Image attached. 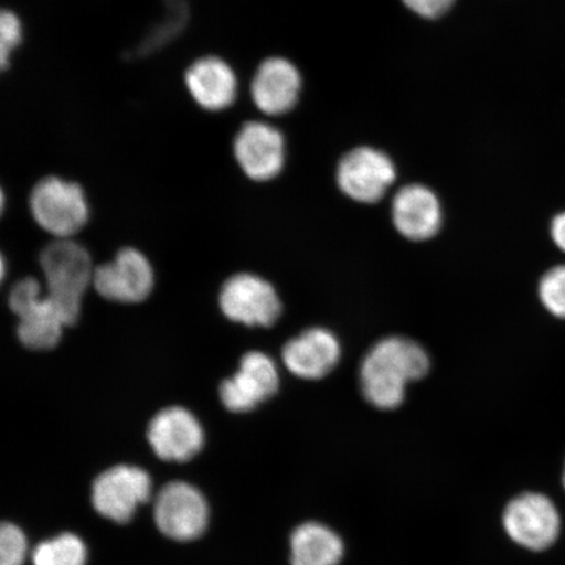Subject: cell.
<instances>
[{"label":"cell","mask_w":565,"mask_h":565,"mask_svg":"<svg viewBox=\"0 0 565 565\" xmlns=\"http://www.w3.org/2000/svg\"><path fill=\"white\" fill-rule=\"evenodd\" d=\"M428 370L429 358L422 345L406 338H385L366 353L360 384L371 405L393 409L404 402L407 385L426 376Z\"/></svg>","instance_id":"1"},{"label":"cell","mask_w":565,"mask_h":565,"mask_svg":"<svg viewBox=\"0 0 565 565\" xmlns=\"http://www.w3.org/2000/svg\"><path fill=\"white\" fill-rule=\"evenodd\" d=\"M40 263L47 298L58 309L66 327H71L81 316L84 292L94 282L95 268L89 254L71 239H56L42 250Z\"/></svg>","instance_id":"2"},{"label":"cell","mask_w":565,"mask_h":565,"mask_svg":"<svg viewBox=\"0 0 565 565\" xmlns=\"http://www.w3.org/2000/svg\"><path fill=\"white\" fill-rule=\"evenodd\" d=\"M30 207L34 222L56 239H70L89 218L86 193L74 181L49 175L32 189Z\"/></svg>","instance_id":"3"},{"label":"cell","mask_w":565,"mask_h":565,"mask_svg":"<svg viewBox=\"0 0 565 565\" xmlns=\"http://www.w3.org/2000/svg\"><path fill=\"white\" fill-rule=\"evenodd\" d=\"M9 303L19 318L18 337L25 348L45 351L60 343L66 323L38 279L18 281Z\"/></svg>","instance_id":"4"},{"label":"cell","mask_w":565,"mask_h":565,"mask_svg":"<svg viewBox=\"0 0 565 565\" xmlns=\"http://www.w3.org/2000/svg\"><path fill=\"white\" fill-rule=\"evenodd\" d=\"M218 301L225 317L246 327H273L281 313L275 288L253 274L233 275L224 282Z\"/></svg>","instance_id":"5"},{"label":"cell","mask_w":565,"mask_h":565,"mask_svg":"<svg viewBox=\"0 0 565 565\" xmlns=\"http://www.w3.org/2000/svg\"><path fill=\"white\" fill-rule=\"evenodd\" d=\"M151 492V478L145 470L119 465L96 478L92 503L104 518L124 524L150 499Z\"/></svg>","instance_id":"6"},{"label":"cell","mask_w":565,"mask_h":565,"mask_svg":"<svg viewBox=\"0 0 565 565\" xmlns=\"http://www.w3.org/2000/svg\"><path fill=\"white\" fill-rule=\"evenodd\" d=\"M154 521L160 532L174 541H192L209 524V507L192 484L172 482L162 487L154 503Z\"/></svg>","instance_id":"7"},{"label":"cell","mask_w":565,"mask_h":565,"mask_svg":"<svg viewBox=\"0 0 565 565\" xmlns=\"http://www.w3.org/2000/svg\"><path fill=\"white\" fill-rule=\"evenodd\" d=\"M233 157L247 179L256 182L271 181L285 167V137L271 125L246 122L233 139Z\"/></svg>","instance_id":"8"},{"label":"cell","mask_w":565,"mask_h":565,"mask_svg":"<svg viewBox=\"0 0 565 565\" xmlns=\"http://www.w3.org/2000/svg\"><path fill=\"white\" fill-rule=\"evenodd\" d=\"M395 175V167L387 154L371 147H359L339 162L337 180L351 200L376 203L393 185Z\"/></svg>","instance_id":"9"},{"label":"cell","mask_w":565,"mask_h":565,"mask_svg":"<svg viewBox=\"0 0 565 565\" xmlns=\"http://www.w3.org/2000/svg\"><path fill=\"white\" fill-rule=\"evenodd\" d=\"M503 521L508 535L529 550H545L559 535V514L551 500L541 493L521 494L511 501Z\"/></svg>","instance_id":"10"},{"label":"cell","mask_w":565,"mask_h":565,"mask_svg":"<svg viewBox=\"0 0 565 565\" xmlns=\"http://www.w3.org/2000/svg\"><path fill=\"white\" fill-rule=\"evenodd\" d=\"M153 282L150 260L139 250L126 247L111 263L95 268L92 285L106 300L137 303L150 296Z\"/></svg>","instance_id":"11"},{"label":"cell","mask_w":565,"mask_h":565,"mask_svg":"<svg viewBox=\"0 0 565 565\" xmlns=\"http://www.w3.org/2000/svg\"><path fill=\"white\" fill-rule=\"evenodd\" d=\"M279 388L277 365L263 352H247L238 371L221 385V399L232 413H247L271 398Z\"/></svg>","instance_id":"12"},{"label":"cell","mask_w":565,"mask_h":565,"mask_svg":"<svg viewBox=\"0 0 565 565\" xmlns=\"http://www.w3.org/2000/svg\"><path fill=\"white\" fill-rule=\"evenodd\" d=\"M148 441L164 461L185 462L200 454L203 428L195 416L183 407H168L154 416L148 426Z\"/></svg>","instance_id":"13"},{"label":"cell","mask_w":565,"mask_h":565,"mask_svg":"<svg viewBox=\"0 0 565 565\" xmlns=\"http://www.w3.org/2000/svg\"><path fill=\"white\" fill-rule=\"evenodd\" d=\"M301 75L292 62L271 56L258 66L252 81L254 105L267 116H282L298 104Z\"/></svg>","instance_id":"14"},{"label":"cell","mask_w":565,"mask_h":565,"mask_svg":"<svg viewBox=\"0 0 565 565\" xmlns=\"http://www.w3.org/2000/svg\"><path fill=\"white\" fill-rule=\"evenodd\" d=\"M185 86L194 103L207 111L231 108L238 95L235 71L216 55H204L194 61L186 70Z\"/></svg>","instance_id":"15"},{"label":"cell","mask_w":565,"mask_h":565,"mask_svg":"<svg viewBox=\"0 0 565 565\" xmlns=\"http://www.w3.org/2000/svg\"><path fill=\"white\" fill-rule=\"evenodd\" d=\"M341 359V344L327 329H309L291 339L282 349L287 370L300 379L318 380L335 369Z\"/></svg>","instance_id":"16"},{"label":"cell","mask_w":565,"mask_h":565,"mask_svg":"<svg viewBox=\"0 0 565 565\" xmlns=\"http://www.w3.org/2000/svg\"><path fill=\"white\" fill-rule=\"evenodd\" d=\"M392 216L395 228L413 242L434 237L441 227V207L433 190L422 185L402 188L394 196Z\"/></svg>","instance_id":"17"},{"label":"cell","mask_w":565,"mask_h":565,"mask_svg":"<svg viewBox=\"0 0 565 565\" xmlns=\"http://www.w3.org/2000/svg\"><path fill=\"white\" fill-rule=\"evenodd\" d=\"M343 554L338 534L317 522L299 526L291 535L292 565H338Z\"/></svg>","instance_id":"18"},{"label":"cell","mask_w":565,"mask_h":565,"mask_svg":"<svg viewBox=\"0 0 565 565\" xmlns=\"http://www.w3.org/2000/svg\"><path fill=\"white\" fill-rule=\"evenodd\" d=\"M87 550L79 536L61 534L40 543L33 551L34 565H84Z\"/></svg>","instance_id":"19"},{"label":"cell","mask_w":565,"mask_h":565,"mask_svg":"<svg viewBox=\"0 0 565 565\" xmlns=\"http://www.w3.org/2000/svg\"><path fill=\"white\" fill-rule=\"evenodd\" d=\"M540 298L551 315L565 320V266L551 268L543 275Z\"/></svg>","instance_id":"20"},{"label":"cell","mask_w":565,"mask_h":565,"mask_svg":"<svg viewBox=\"0 0 565 565\" xmlns=\"http://www.w3.org/2000/svg\"><path fill=\"white\" fill-rule=\"evenodd\" d=\"M23 23L15 12L3 10L0 17V63L6 70L10 66L13 52L23 42Z\"/></svg>","instance_id":"21"},{"label":"cell","mask_w":565,"mask_h":565,"mask_svg":"<svg viewBox=\"0 0 565 565\" xmlns=\"http://www.w3.org/2000/svg\"><path fill=\"white\" fill-rule=\"evenodd\" d=\"M26 540L21 530L6 522L0 529V565H23Z\"/></svg>","instance_id":"22"},{"label":"cell","mask_w":565,"mask_h":565,"mask_svg":"<svg viewBox=\"0 0 565 565\" xmlns=\"http://www.w3.org/2000/svg\"><path fill=\"white\" fill-rule=\"evenodd\" d=\"M408 10L426 19H436L450 10L456 0H402Z\"/></svg>","instance_id":"23"},{"label":"cell","mask_w":565,"mask_h":565,"mask_svg":"<svg viewBox=\"0 0 565 565\" xmlns=\"http://www.w3.org/2000/svg\"><path fill=\"white\" fill-rule=\"evenodd\" d=\"M551 236H553L555 245L565 253V211L556 215L551 223Z\"/></svg>","instance_id":"24"},{"label":"cell","mask_w":565,"mask_h":565,"mask_svg":"<svg viewBox=\"0 0 565 565\" xmlns=\"http://www.w3.org/2000/svg\"><path fill=\"white\" fill-rule=\"evenodd\" d=\"M563 482H564V487H565V470H564V479H563Z\"/></svg>","instance_id":"25"}]
</instances>
